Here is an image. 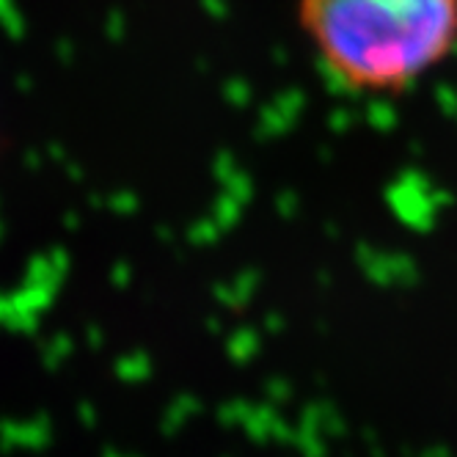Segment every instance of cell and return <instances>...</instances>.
Segmentation results:
<instances>
[{"instance_id": "6da1fadb", "label": "cell", "mask_w": 457, "mask_h": 457, "mask_svg": "<svg viewBox=\"0 0 457 457\" xmlns=\"http://www.w3.org/2000/svg\"><path fill=\"white\" fill-rule=\"evenodd\" d=\"M298 25L339 88L397 96L457 50V0H298Z\"/></svg>"}]
</instances>
